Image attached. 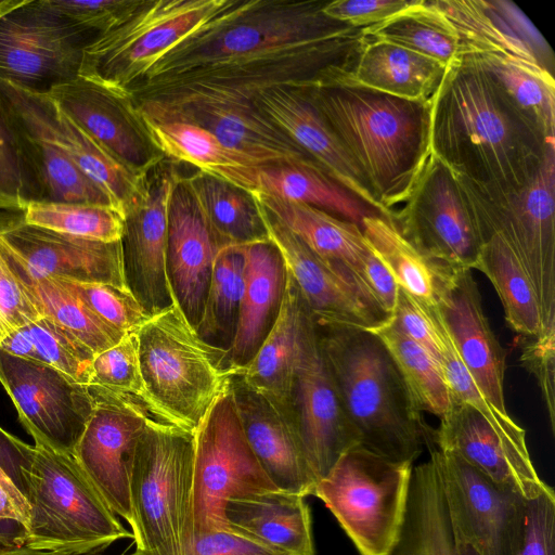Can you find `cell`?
<instances>
[{
  "label": "cell",
  "instance_id": "6da1fadb",
  "mask_svg": "<svg viewBox=\"0 0 555 555\" xmlns=\"http://www.w3.org/2000/svg\"><path fill=\"white\" fill-rule=\"evenodd\" d=\"M325 1L229 0L169 50L130 93L155 105L254 101L345 66L362 35L323 14ZM129 93V94H130Z\"/></svg>",
  "mask_w": 555,
  "mask_h": 555
},
{
  "label": "cell",
  "instance_id": "7a4b0ae2",
  "mask_svg": "<svg viewBox=\"0 0 555 555\" xmlns=\"http://www.w3.org/2000/svg\"><path fill=\"white\" fill-rule=\"evenodd\" d=\"M430 150L453 173L500 193L526 186L554 147L469 55L447 68L430 98Z\"/></svg>",
  "mask_w": 555,
  "mask_h": 555
},
{
  "label": "cell",
  "instance_id": "3957f363",
  "mask_svg": "<svg viewBox=\"0 0 555 555\" xmlns=\"http://www.w3.org/2000/svg\"><path fill=\"white\" fill-rule=\"evenodd\" d=\"M334 67L307 93L391 218L413 192L430 155V100L413 101L345 79Z\"/></svg>",
  "mask_w": 555,
  "mask_h": 555
},
{
  "label": "cell",
  "instance_id": "277c9868",
  "mask_svg": "<svg viewBox=\"0 0 555 555\" xmlns=\"http://www.w3.org/2000/svg\"><path fill=\"white\" fill-rule=\"evenodd\" d=\"M317 325V324H315ZM319 341L357 444L413 464L434 431L423 420L397 364L371 331L319 327Z\"/></svg>",
  "mask_w": 555,
  "mask_h": 555
},
{
  "label": "cell",
  "instance_id": "5b68a950",
  "mask_svg": "<svg viewBox=\"0 0 555 555\" xmlns=\"http://www.w3.org/2000/svg\"><path fill=\"white\" fill-rule=\"evenodd\" d=\"M0 434L13 453V468L8 472L30 508L24 546L91 555L132 539L70 453L38 437L28 444L1 427Z\"/></svg>",
  "mask_w": 555,
  "mask_h": 555
},
{
  "label": "cell",
  "instance_id": "8992f818",
  "mask_svg": "<svg viewBox=\"0 0 555 555\" xmlns=\"http://www.w3.org/2000/svg\"><path fill=\"white\" fill-rule=\"evenodd\" d=\"M135 334L154 418L192 434L236 377L227 349L202 338L176 300Z\"/></svg>",
  "mask_w": 555,
  "mask_h": 555
},
{
  "label": "cell",
  "instance_id": "52a82bcc",
  "mask_svg": "<svg viewBox=\"0 0 555 555\" xmlns=\"http://www.w3.org/2000/svg\"><path fill=\"white\" fill-rule=\"evenodd\" d=\"M128 555H183L193 538V436L152 421L132 455L129 472Z\"/></svg>",
  "mask_w": 555,
  "mask_h": 555
},
{
  "label": "cell",
  "instance_id": "ba28073f",
  "mask_svg": "<svg viewBox=\"0 0 555 555\" xmlns=\"http://www.w3.org/2000/svg\"><path fill=\"white\" fill-rule=\"evenodd\" d=\"M413 464L360 444L348 448L314 486L359 555H389L406 515Z\"/></svg>",
  "mask_w": 555,
  "mask_h": 555
},
{
  "label": "cell",
  "instance_id": "9c48e42d",
  "mask_svg": "<svg viewBox=\"0 0 555 555\" xmlns=\"http://www.w3.org/2000/svg\"><path fill=\"white\" fill-rule=\"evenodd\" d=\"M229 0H134L85 49L80 77L129 99V92L169 50Z\"/></svg>",
  "mask_w": 555,
  "mask_h": 555
},
{
  "label": "cell",
  "instance_id": "30bf717a",
  "mask_svg": "<svg viewBox=\"0 0 555 555\" xmlns=\"http://www.w3.org/2000/svg\"><path fill=\"white\" fill-rule=\"evenodd\" d=\"M456 178L483 242L498 234L508 245L533 286L543 334L555 331L554 147L533 179L515 192L486 191Z\"/></svg>",
  "mask_w": 555,
  "mask_h": 555
},
{
  "label": "cell",
  "instance_id": "8fae6325",
  "mask_svg": "<svg viewBox=\"0 0 555 555\" xmlns=\"http://www.w3.org/2000/svg\"><path fill=\"white\" fill-rule=\"evenodd\" d=\"M192 436L193 535L229 529L225 508L230 500L279 490L247 441L233 384Z\"/></svg>",
  "mask_w": 555,
  "mask_h": 555
},
{
  "label": "cell",
  "instance_id": "7c38bea8",
  "mask_svg": "<svg viewBox=\"0 0 555 555\" xmlns=\"http://www.w3.org/2000/svg\"><path fill=\"white\" fill-rule=\"evenodd\" d=\"M94 38L46 0H21L0 16V78L46 94L78 77L83 51Z\"/></svg>",
  "mask_w": 555,
  "mask_h": 555
},
{
  "label": "cell",
  "instance_id": "4fadbf2b",
  "mask_svg": "<svg viewBox=\"0 0 555 555\" xmlns=\"http://www.w3.org/2000/svg\"><path fill=\"white\" fill-rule=\"evenodd\" d=\"M391 219L431 260L454 270L475 268L483 237L456 176L435 155Z\"/></svg>",
  "mask_w": 555,
  "mask_h": 555
},
{
  "label": "cell",
  "instance_id": "5bb4252c",
  "mask_svg": "<svg viewBox=\"0 0 555 555\" xmlns=\"http://www.w3.org/2000/svg\"><path fill=\"white\" fill-rule=\"evenodd\" d=\"M455 541L477 555H517L522 542L526 502L494 485L460 456L429 449Z\"/></svg>",
  "mask_w": 555,
  "mask_h": 555
},
{
  "label": "cell",
  "instance_id": "9a60e30c",
  "mask_svg": "<svg viewBox=\"0 0 555 555\" xmlns=\"http://www.w3.org/2000/svg\"><path fill=\"white\" fill-rule=\"evenodd\" d=\"M0 383L28 434L72 454L93 406L88 386L43 362L2 350Z\"/></svg>",
  "mask_w": 555,
  "mask_h": 555
},
{
  "label": "cell",
  "instance_id": "2e32d148",
  "mask_svg": "<svg viewBox=\"0 0 555 555\" xmlns=\"http://www.w3.org/2000/svg\"><path fill=\"white\" fill-rule=\"evenodd\" d=\"M0 250L22 278L55 276L131 291L121 241L105 243L63 234L20 217L0 221Z\"/></svg>",
  "mask_w": 555,
  "mask_h": 555
},
{
  "label": "cell",
  "instance_id": "e0dca14e",
  "mask_svg": "<svg viewBox=\"0 0 555 555\" xmlns=\"http://www.w3.org/2000/svg\"><path fill=\"white\" fill-rule=\"evenodd\" d=\"M88 388L93 406L72 455L112 512L130 526L129 465L154 420L130 398Z\"/></svg>",
  "mask_w": 555,
  "mask_h": 555
},
{
  "label": "cell",
  "instance_id": "ac0fdd59",
  "mask_svg": "<svg viewBox=\"0 0 555 555\" xmlns=\"http://www.w3.org/2000/svg\"><path fill=\"white\" fill-rule=\"evenodd\" d=\"M254 201L268 238L280 251L287 273L317 326L370 331L390 319L391 315L369 297L348 271L319 257Z\"/></svg>",
  "mask_w": 555,
  "mask_h": 555
},
{
  "label": "cell",
  "instance_id": "d6986e66",
  "mask_svg": "<svg viewBox=\"0 0 555 555\" xmlns=\"http://www.w3.org/2000/svg\"><path fill=\"white\" fill-rule=\"evenodd\" d=\"M180 177L172 164L163 159L146 175L124 217L121 243L128 284L151 314L176 300L167 270L168 207Z\"/></svg>",
  "mask_w": 555,
  "mask_h": 555
},
{
  "label": "cell",
  "instance_id": "ffe728a7",
  "mask_svg": "<svg viewBox=\"0 0 555 555\" xmlns=\"http://www.w3.org/2000/svg\"><path fill=\"white\" fill-rule=\"evenodd\" d=\"M133 108L142 121L198 125L211 132L227 149L260 168L276 165L319 166L254 101L202 100Z\"/></svg>",
  "mask_w": 555,
  "mask_h": 555
},
{
  "label": "cell",
  "instance_id": "44dd1931",
  "mask_svg": "<svg viewBox=\"0 0 555 555\" xmlns=\"http://www.w3.org/2000/svg\"><path fill=\"white\" fill-rule=\"evenodd\" d=\"M434 444L527 501L552 488L540 478L527 444L504 437L477 410L453 397L434 431Z\"/></svg>",
  "mask_w": 555,
  "mask_h": 555
},
{
  "label": "cell",
  "instance_id": "7402d4cb",
  "mask_svg": "<svg viewBox=\"0 0 555 555\" xmlns=\"http://www.w3.org/2000/svg\"><path fill=\"white\" fill-rule=\"evenodd\" d=\"M296 424L317 482L348 448L357 444L310 318L295 384Z\"/></svg>",
  "mask_w": 555,
  "mask_h": 555
},
{
  "label": "cell",
  "instance_id": "603a6c76",
  "mask_svg": "<svg viewBox=\"0 0 555 555\" xmlns=\"http://www.w3.org/2000/svg\"><path fill=\"white\" fill-rule=\"evenodd\" d=\"M46 94L131 170L145 175L165 159L152 143L129 99L80 76L53 87Z\"/></svg>",
  "mask_w": 555,
  "mask_h": 555
},
{
  "label": "cell",
  "instance_id": "cb8c5ba5",
  "mask_svg": "<svg viewBox=\"0 0 555 555\" xmlns=\"http://www.w3.org/2000/svg\"><path fill=\"white\" fill-rule=\"evenodd\" d=\"M0 98L12 117L37 201L107 205L106 195L52 139L31 91L0 78Z\"/></svg>",
  "mask_w": 555,
  "mask_h": 555
},
{
  "label": "cell",
  "instance_id": "d4e9b609",
  "mask_svg": "<svg viewBox=\"0 0 555 555\" xmlns=\"http://www.w3.org/2000/svg\"><path fill=\"white\" fill-rule=\"evenodd\" d=\"M472 270H459L437 309L459 357L483 397L508 414L504 397L505 356L483 312Z\"/></svg>",
  "mask_w": 555,
  "mask_h": 555
},
{
  "label": "cell",
  "instance_id": "484cf974",
  "mask_svg": "<svg viewBox=\"0 0 555 555\" xmlns=\"http://www.w3.org/2000/svg\"><path fill=\"white\" fill-rule=\"evenodd\" d=\"M254 103L330 178L382 214L361 172L311 102L306 86L269 88Z\"/></svg>",
  "mask_w": 555,
  "mask_h": 555
},
{
  "label": "cell",
  "instance_id": "4316f807",
  "mask_svg": "<svg viewBox=\"0 0 555 555\" xmlns=\"http://www.w3.org/2000/svg\"><path fill=\"white\" fill-rule=\"evenodd\" d=\"M219 246L182 180L168 207L167 270L176 301L196 328Z\"/></svg>",
  "mask_w": 555,
  "mask_h": 555
},
{
  "label": "cell",
  "instance_id": "83f0119b",
  "mask_svg": "<svg viewBox=\"0 0 555 555\" xmlns=\"http://www.w3.org/2000/svg\"><path fill=\"white\" fill-rule=\"evenodd\" d=\"M235 399L247 441L279 490L307 498L317 479L309 466L296 416L233 382Z\"/></svg>",
  "mask_w": 555,
  "mask_h": 555
},
{
  "label": "cell",
  "instance_id": "f1b7e54d",
  "mask_svg": "<svg viewBox=\"0 0 555 555\" xmlns=\"http://www.w3.org/2000/svg\"><path fill=\"white\" fill-rule=\"evenodd\" d=\"M310 318L287 273L278 317L254 357L240 369L236 377L245 388L295 416L296 375Z\"/></svg>",
  "mask_w": 555,
  "mask_h": 555
},
{
  "label": "cell",
  "instance_id": "f546056e",
  "mask_svg": "<svg viewBox=\"0 0 555 555\" xmlns=\"http://www.w3.org/2000/svg\"><path fill=\"white\" fill-rule=\"evenodd\" d=\"M241 247L245 259L244 286L235 333L227 349L236 377L272 327L287 278L284 260L269 238Z\"/></svg>",
  "mask_w": 555,
  "mask_h": 555
},
{
  "label": "cell",
  "instance_id": "4dcf8cb0",
  "mask_svg": "<svg viewBox=\"0 0 555 555\" xmlns=\"http://www.w3.org/2000/svg\"><path fill=\"white\" fill-rule=\"evenodd\" d=\"M305 496L275 490L230 500L229 528L280 555H315L311 512Z\"/></svg>",
  "mask_w": 555,
  "mask_h": 555
},
{
  "label": "cell",
  "instance_id": "1f68e13d",
  "mask_svg": "<svg viewBox=\"0 0 555 555\" xmlns=\"http://www.w3.org/2000/svg\"><path fill=\"white\" fill-rule=\"evenodd\" d=\"M249 193L314 254L348 271L366 293L363 274L373 253L359 225L307 204L259 191Z\"/></svg>",
  "mask_w": 555,
  "mask_h": 555
},
{
  "label": "cell",
  "instance_id": "d6a6232c",
  "mask_svg": "<svg viewBox=\"0 0 555 555\" xmlns=\"http://www.w3.org/2000/svg\"><path fill=\"white\" fill-rule=\"evenodd\" d=\"M39 116L52 139L122 217L139 195L146 175L138 173L87 134L47 94L33 92Z\"/></svg>",
  "mask_w": 555,
  "mask_h": 555
},
{
  "label": "cell",
  "instance_id": "836d02e7",
  "mask_svg": "<svg viewBox=\"0 0 555 555\" xmlns=\"http://www.w3.org/2000/svg\"><path fill=\"white\" fill-rule=\"evenodd\" d=\"M447 67L405 48L363 36L357 52L339 74L350 82L397 98L428 101Z\"/></svg>",
  "mask_w": 555,
  "mask_h": 555
},
{
  "label": "cell",
  "instance_id": "e575fe53",
  "mask_svg": "<svg viewBox=\"0 0 555 555\" xmlns=\"http://www.w3.org/2000/svg\"><path fill=\"white\" fill-rule=\"evenodd\" d=\"M364 240L397 286L427 307H437L456 271L431 260L414 247L391 218L362 220Z\"/></svg>",
  "mask_w": 555,
  "mask_h": 555
},
{
  "label": "cell",
  "instance_id": "d590c367",
  "mask_svg": "<svg viewBox=\"0 0 555 555\" xmlns=\"http://www.w3.org/2000/svg\"><path fill=\"white\" fill-rule=\"evenodd\" d=\"M142 122L165 158L188 163L248 192L258 190L260 167L227 149L207 129L184 121Z\"/></svg>",
  "mask_w": 555,
  "mask_h": 555
},
{
  "label": "cell",
  "instance_id": "8d00e7d4",
  "mask_svg": "<svg viewBox=\"0 0 555 555\" xmlns=\"http://www.w3.org/2000/svg\"><path fill=\"white\" fill-rule=\"evenodd\" d=\"M389 555H459L434 459L413 467L406 515Z\"/></svg>",
  "mask_w": 555,
  "mask_h": 555
},
{
  "label": "cell",
  "instance_id": "74e56055",
  "mask_svg": "<svg viewBox=\"0 0 555 555\" xmlns=\"http://www.w3.org/2000/svg\"><path fill=\"white\" fill-rule=\"evenodd\" d=\"M182 180L219 248L268 240L258 207L248 191L201 171Z\"/></svg>",
  "mask_w": 555,
  "mask_h": 555
},
{
  "label": "cell",
  "instance_id": "f35d334b",
  "mask_svg": "<svg viewBox=\"0 0 555 555\" xmlns=\"http://www.w3.org/2000/svg\"><path fill=\"white\" fill-rule=\"evenodd\" d=\"M257 191L317 207L359 227L366 217L383 216L335 182L319 166L262 167L258 171Z\"/></svg>",
  "mask_w": 555,
  "mask_h": 555
},
{
  "label": "cell",
  "instance_id": "ab89813d",
  "mask_svg": "<svg viewBox=\"0 0 555 555\" xmlns=\"http://www.w3.org/2000/svg\"><path fill=\"white\" fill-rule=\"evenodd\" d=\"M362 35L405 48L447 68L464 53L460 36L435 1L413 0L388 20L363 28Z\"/></svg>",
  "mask_w": 555,
  "mask_h": 555
},
{
  "label": "cell",
  "instance_id": "60d3db41",
  "mask_svg": "<svg viewBox=\"0 0 555 555\" xmlns=\"http://www.w3.org/2000/svg\"><path fill=\"white\" fill-rule=\"evenodd\" d=\"M512 106L550 143H554L555 82L542 67L493 55L469 54Z\"/></svg>",
  "mask_w": 555,
  "mask_h": 555
},
{
  "label": "cell",
  "instance_id": "b9f144b4",
  "mask_svg": "<svg viewBox=\"0 0 555 555\" xmlns=\"http://www.w3.org/2000/svg\"><path fill=\"white\" fill-rule=\"evenodd\" d=\"M474 269L493 285L508 325L525 337L543 334L540 308L533 286L508 245L498 235L485 238Z\"/></svg>",
  "mask_w": 555,
  "mask_h": 555
},
{
  "label": "cell",
  "instance_id": "7bdbcfd3",
  "mask_svg": "<svg viewBox=\"0 0 555 555\" xmlns=\"http://www.w3.org/2000/svg\"><path fill=\"white\" fill-rule=\"evenodd\" d=\"M17 276L41 317L64 327L94 356L113 347L126 335L101 319L63 279Z\"/></svg>",
  "mask_w": 555,
  "mask_h": 555
},
{
  "label": "cell",
  "instance_id": "ee69618b",
  "mask_svg": "<svg viewBox=\"0 0 555 555\" xmlns=\"http://www.w3.org/2000/svg\"><path fill=\"white\" fill-rule=\"evenodd\" d=\"M435 3L460 36L463 55H493L544 68L491 8L489 1L435 0Z\"/></svg>",
  "mask_w": 555,
  "mask_h": 555
},
{
  "label": "cell",
  "instance_id": "f6af8a7d",
  "mask_svg": "<svg viewBox=\"0 0 555 555\" xmlns=\"http://www.w3.org/2000/svg\"><path fill=\"white\" fill-rule=\"evenodd\" d=\"M370 331L389 351L420 411L443 416L451 406L452 393L440 365L399 328L392 315Z\"/></svg>",
  "mask_w": 555,
  "mask_h": 555
},
{
  "label": "cell",
  "instance_id": "bcb514c9",
  "mask_svg": "<svg viewBox=\"0 0 555 555\" xmlns=\"http://www.w3.org/2000/svg\"><path fill=\"white\" fill-rule=\"evenodd\" d=\"M245 259L241 245L219 248L196 332L206 341L227 343L234 336L244 286Z\"/></svg>",
  "mask_w": 555,
  "mask_h": 555
},
{
  "label": "cell",
  "instance_id": "7dc6e473",
  "mask_svg": "<svg viewBox=\"0 0 555 555\" xmlns=\"http://www.w3.org/2000/svg\"><path fill=\"white\" fill-rule=\"evenodd\" d=\"M21 212L28 224L87 240L113 243L124 235V217L107 205L31 201Z\"/></svg>",
  "mask_w": 555,
  "mask_h": 555
},
{
  "label": "cell",
  "instance_id": "c3c4849f",
  "mask_svg": "<svg viewBox=\"0 0 555 555\" xmlns=\"http://www.w3.org/2000/svg\"><path fill=\"white\" fill-rule=\"evenodd\" d=\"M87 386L130 398L156 421L140 370L135 331L127 333L116 345L93 358Z\"/></svg>",
  "mask_w": 555,
  "mask_h": 555
},
{
  "label": "cell",
  "instance_id": "681fc988",
  "mask_svg": "<svg viewBox=\"0 0 555 555\" xmlns=\"http://www.w3.org/2000/svg\"><path fill=\"white\" fill-rule=\"evenodd\" d=\"M24 330L31 346L29 360L43 362L75 382L86 385L95 357L80 340L48 318H40Z\"/></svg>",
  "mask_w": 555,
  "mask_h": 555
},
{
  "label": "cell",
  "instance_id": "f907efd6",
  "mask_svg": "<svg viewBox=\"0 0 555 555\" xmlns=\"http://www.w3.org/2000/svg\"><path fill=\"white\" fill-rule=\"evenodd\" d=\"M37 201L11 115L0 98V209L23 211Z\"/></svg>",
  "mask_w": 555,
  "mask_h": 555
},
{
  "label": "cell",
  "instance_id": "816d5d0a",
  "mask_svg": "<svg viewBox=\"0 0 555 555\" xmlns=\"http://www.w3.org/2000/svg\"><path fill=\"white\" fill-rule=\"evenodd\" d=\"M440 367L453 398L477 410L504 437L517 443L527 444L525 429L509 414L499 412L475 385L459 357L447 327Z\"/></svg>",
  "mask_w": 555,
  "mask_h": 555
},
{
  "label": "cell",
  "instance_id": "f5cc1de1",
  "mask_svg": "<svg viewBox=\"0 0 555 555\" xmlns=\"http://www.w3.org/2000/svg\"><path fill=\"white\" fill-rule=\"evenodd\" d=\"M63 280L101 319L125 334L137 331L152 315L129 289Z\"/></svg>",
  "mask_w": 555,
  "mask_h": 555
},
{
  "label": "cell",
  "instance_id": "db71d44e",
  "mask_svg": "<svg viewBox=\"0 0 555 555\" xmlns=\"http://www.w3.org/2000/svg\"><path fill=\"white\" fill-rule=\"evenodd\" d=\"M392 318L399 328L440 365L446 326L437 307L424 306L398 287Z\"/></svg>",
  "mask_w": 555,
  "mask_h": 555
},
{
  "label": "cell",
  "instance_id": "11a10c76",
  "mask_svg": "<svg viewBox=\"0 0 555 555\" xmlns=\"http://www.w3.org/2000/svg\"><path fill=\"white\" fill-rule=\"evenodd\" d=\"M40 318L39 310L0 250V343L12 332Z\"/></svg>",
  "mask_w": 555,
  "mask_h": 555
},
{
  "label": "cell",
  "instance_id": "9f6ffc18",
  "mask_svg": "<svg viewBox=\"0 0 555 555\" xmlns=\"http://www.w3.org/2000/svg\"><path fill=\"white\" fill-rule=\"evenodd\" d=\"M133 2L134 0H46L52 10L95 37L115 25Z\"/></svg>",
  "mask_w": 555,
  "mask_h": 555
},
{
  "label": "cell",
  "instance_id": "6f0895ef",
  "mask_svg": "<svg viewBox=\"0 0 555 555\" xmlns=\"http://www.w3.org/2000/svg\"><path fill=\"white\" fill-rule=\"evenodd\" d=\"M517 555H555L553 488L526 502L524 535Z\"/></svg>",
  "mask_w": 555,
  "mask_h": 555
},
{
  "label": "cell",
  "instance_id": "680465c9",
  "mask_svg": "<svg viewBox=\"0 0 555 555\" xmlns=\"http://www.w3.org/2000/svg\"><path fill=\"white\" fill-rule=\"evenodd\" d=\"M525 337V336H524ZM521 365L531 373L540 387L544 400L551 429H555V331L539 336L524 338L521 345Z\"/></svg>",
  "mask_w": 555,
  "mask_h": 555
},
{
  "label": "cell",
  "instance_id": "91938a15",
  "mask_svg": "<svg viewBox=\"0 0 555 555\" xmlns=\"http://www.w3.org/2000/svg\"><path fill=\"white\" fill-rule=\"evenodd\" d=\"M29 524V505L14 478L0 463V550L24 546Z\"/></svg>",
  "mask_w": 555,
  "mask_h": 555
},
{
  "label": "cell",
  "instance_id": "94428289",
  "mask_svg": "<svg viewBox=\"0 0 555 555\" xmlns=\"http://www.w3.org/2000/svg\"><path fill=\"white\" fill-rule=\"evenodd\" d=\"M412 1L335 0L325 2L322 12L333 21L354 29H363L388 20L408 8Z\"/></svg>",
  "mask_w": 555,
  "mask_h": 555
},
{
  "label": "cell",
  "instance_id": "6125c7cd",
  "mask_svg": "<svg viewBox=\"0 0 555 555\" xmlns=\"http://www.w3.org/2000/svg\"><path fill=\"white\" fill-rule=\"evenodd\" d=\"M183 555H280L266 545L229 528L193 535Z\"/></svg>",
  "mask_w": 555,
  "mask_h": 555
},
{
  "label": "cell",
  "instance_id": "be15d7a7",
  "mask_svg": "<svg viewBox=\"0 0 555 555\" xmlns=\"http://www.w3.org/2000/svg\"><path fill=\"white\" fill-rule=\"evenodd\" d=\"M489 3L516 37L532 52L539 63L553 74L552 50L522 11L506 0H492Z\"/></svg>",
  "mask_w": 555,
  "mask_h": 555
},
{
  "label": "cell",
  "instance_id": "e7e4bbea",
  "mask_svg": "<svg viewBox=\"0 0 555 555\" xmlns=\"http://www.w3.org/2000/svg\"><path fill=\"white\" fill-rule=\"evenodd\" d=\"M0 555H70V554L33 550L27 546H14V547H10V548L0 550ZM91 555H100V554H91ZM120 555H128V554L122 553Z\"/></svg>",
  "mask_w": 555,
  "mask_h": 555
},
{
  "label": "cell",
  "instance_id": "03108f58",
  "mask_svg": "<svg viewBox=\"0 0 555 555\" xmlns=\"http://www.w3.org/2000/svg\"><path fill=\"white\" fill-rule=\"evenodd\" d=\"M21 0H0V16L20 3Z\"/></svg>",
  "mask_w": 555,
  "mask_h": 555
},
{
  "label": "cell",
  "instance_id": "003e7915",
  "mask_svg": "<svg viewBox=\"0 0 555 555\" xmlns=\"http://www.w3.org/2000/svg\"><path fill=\"white\" fill-rule=\"evenodd\" d=\"M459 555H477L473 548L465 544L457 543Z\"/></svg>",
  "mask_w": 555,
  "mask_h": 555
}]
</instances>
